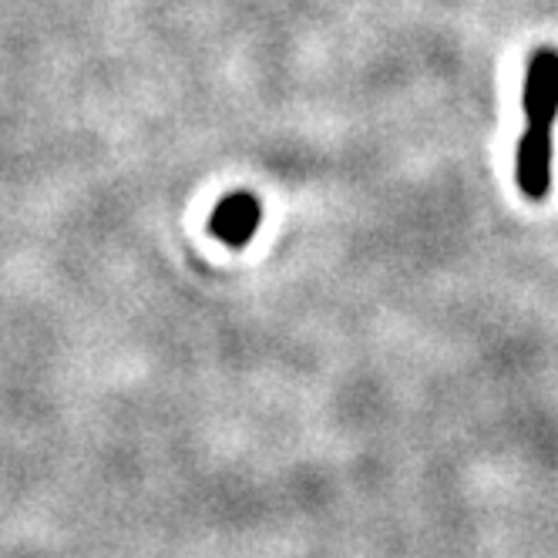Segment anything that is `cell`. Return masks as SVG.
Segmentation results:
<instances>
[{
    "label": "cell",
    "instance_id": "obj_1",
    "mask_svg": "<svg viewBox=\"0 0 558 558\" xmlns=\"http://www.w3.org/2000/svg\"><path fill=\"white\" fill-rule=\"evenodd\" d=\"M551 158H555L551 129L529 125L514 151V182L532 203H538V198L551 192Z\"/></svg>",
    "mask_w": 558,
    "mask_h": 558
},
{
    "label": "cell",
    "instance_id": "obj_3",
    "mask_svg": "<svg viewBox=\"0 0 558 558\" xmlns=\"http://www.w3.org/2000/svg\"><path fill=\"white\" fill-rule=\"evenodd\" d=\"M259 222H263L259 198L253 192H232L216 206V213L209 219V232L219 239V243H226L232 250H243L256 235Z\"/></svg>",
    "mask_w": 558,
    "mask_h": 558
},
{
    "label": "cell",
    "instance_id": "obj_2",
    "mask_svg": "<svg viewBox=\"0 0 558 558\" xmlns=\"http://www.w3.org/2000/svg\"><path fill=\"white\" fill-rule=\"evenodd\" d=\"M525 118L529 125L551 129L558 118V51L545 48L529 64V82H525Z\"/></svg>",
    "mask_w": 558,
    "mask_h": 558
}]
</instances>
